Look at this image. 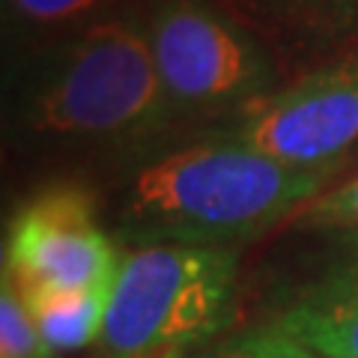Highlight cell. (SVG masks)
I'll use <instances>...</instances> for the list:
<instances>
[{"label": "cell", "mask_w": 358, "mask_h": 358, "mask_svg": "<svg viewBox=\"0 0 358 358\" xmlns=\"http://www.w3.org/2000/svg\"><path fill=\"white\" fill-rule=\"evenodd\" d=\"M305 224L317 227H358V176L322 194L305 209Z\"/></svg>", "instance_id": "cell-10"}, {"label": "cell", "mask_w": 358, "mask_h": 358, "mask_svg": "<svg viewBox=\"0 0 358 358\" xmlns=\"http://www.w3.org/2000/svg\"><path fill=\"white\" fill-rule=\"evenodd\" d=\"M117 248L96 221V203L84 188L57 185L18 209L6 233V263L18 287L93 289L114 284Z\"/></svg>", "instance_id": "cell-5"}, {"label": "cell", "mask_w": 358, "mask_h": 358, "mask_svg": "<svg viewBox=\"0 0 358 358\" xmlns=\"http://www.w3.org/2000/svg\"><path fill=\"white\" fill-rule=\"evenodd\" d=\"M326 171L281 164L245 143H200L164 155L129 185L122 221L147 245L227 248L310 203Z\"/></svg>", "instance_id": "cell-1"}, {"label": "cell", "mask_w": 358, "mask_h": 358, "mask_svg": "<svg viewBox=\"0 0 358 358\" xmlns=\"http://www.w3.org/2000/svg\"><path fill=\"white\" fill-rule=\"evenodd\" d=\"M278 329L322 358H358V278L331 284L289 308Z\"/></svg>", "instance_id": "cell-7"}, {"label": "cell", "mask_w": 358, "mask_h": 358, "mask_svg": "<svg viewBox=\"0 0 358 358\" xmlns=\"http://www.w3.org/2000/svg\"><path fill=\"white\" fill-rule=\"evenodd\" d=\"M15 284V281H13ZM33 322L51 352H75L99 341L108 313L110 284L93 289L18 287Z\"/></svg>", "instance_id": "cell-8"}, {"label": "cell", "mask_w": 358, "mask_h": 358, "mask_svg": "<svg viewBox=\"0 0 358 358\" xmlns=\"http://www.w3.org/2000/svg\"><path fill=\"white\" fill-rule=\"evenodd\" d=\"M171 99L147 33L108 21L90 27L33 93L30 122L54 138L131 141L155 131Z\"/></svg>", "instance_id": "cell-3"}, {"label": "cell", "mask_w": 358, "mask_h": 358, "mask_svg": "<svg viewBox=\"0 0 358 358\" xmlns=\"http://www.w3.org/2000/svg\"><path fill=\"white\" fill-rule=\"evenodd\" d=\"M99 0H9L13 13L30 24H63L90 13Z\"/></svg>", "instance_id": "cell-12"}, {"label": "cell", "mask_w": 358, "mask_h": 358, "mask_svg": "<svg viewBox=\"0 0 358 358\" xmlns=\"http://www.w3.org/2000/svg\"><path fill=\"white\" fill-rule=\"evenodd\" d=\"M313 358H317V355H313Z\"/></svg>", "instance_id": "cell-13"}, {"label": "cell", "mask_w": 358, "mask_h": 358, "mask_svg": "<svg viewBox=\"0 0 358 358\" xmlns=\"http://www.w3.org/2000/svg\"><path fill=\"white\" fill-rule=\"evenodd\" d=\"M236 141L301 171L341 162L358 143V57L301 78L278 96L254 99Z\"/></svg>", "instance_id": "cell-6"}, {"label": "cell", "mask_w": 358, "mask_h": 358, "mask_svg": "<svg viewBox=\"0 0 358 358\" xmlns=\"http://www.w3.org/2000/svg\"><path fill=\"white\" fill-rule=\"evenodd\" d=\"M236 257L206 245H143L110 284L96 358H185L230 313Z\"/></svg>", "instance_id": "cell-2"}, {"label": "cell", "mask_w": 358, "mask_h": 358, "mask_svg": "<svg viewBox=\"0 0 358 358\" xmlns=\"http://www.w3.org/2000/svg\"><path fill=\"white\" fill-rule=\"evenodd\" d=\"M224 358H313V352L275 326L272 331H257L239 341L233 350L224 352Z\"/></svg>", "instance_id": "cell-11"}, {"label": "cell", "mask_w": 358, "mask_h": 358, "mask_svg": "<svg viewBox=\"0 0 358 358\" xmlns=\"http://www.w3.org/2000/svg\"><path fill=\"white\" fill-rule=\"evenodd\" d=\"M147 39L171 108L251 102L268 78L257 45L203 0H162Z\"/></svg>", "instance_id": "cell-4"}, {"label": "cell", "mask_w": 358, "mask_h": 358, "mask_svg": "<svg viewBox=\"0 0 358 358\" xmlns=\"http://www.w3.org/2000/svg\"><path fill=\"white\" fill-rule=\"evenodd\" d=\"M51 355L54 352L45 346L13 278L3 275V287H0V358H51Z\"/></svg>", "instance_id": "cell-9"}]
</instances>
